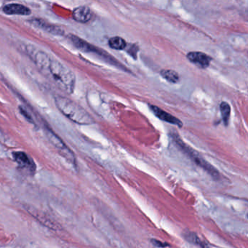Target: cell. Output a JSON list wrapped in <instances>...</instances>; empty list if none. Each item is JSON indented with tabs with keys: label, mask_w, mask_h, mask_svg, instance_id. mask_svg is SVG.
Masks as SVG:
<instances>
[{
	"label": "cell",
	"mask_w": 248,
	"mask_h": 248,
	"mask_svg": "<svg viewBox=\"0 0 248 248\" xmlns=\"http://www.w3.org/2000/svg\"><path fill=\"white\" fill-rule=\"evenodd\" d=\"M26 52L37 67L59 89L72 94L75 88V74L66 65L35 46H26Z\"/></svg>",
	"instance_id": "obj_1"
},
{
	"label": "cell",
	"mask_w": 248,
	"mask_h": 248,
	"mask_svg": "<svg viewBox=\"0 0 248 248\" xmlns=\"http://www.w3.org/2000/svg\"><path fill=\"white\" fill-rule=\"evenodd\" d=\"M55 102L61 112L74 123L79 124H91L95 123L88 111L72 100L58 95L55 98Z\"/></svg>",
	"instance_id": "obj_2"
},
{
	"label": "cell",
	"mask_w": 248,
	"mask_h": 248,
	"mask_svg": "<svg viewBox=\"0 0 248 248\" xmlns=\"http://www.w3.org/2000/svg\"><path fill=\"white\" fill-rule=\"evenodd\" d=\"M172 139H173L176 146L184 152L185 155H186L196 165L200 166V168H202L204 170H205L213 179L217 180L220 179V172L217 171L216 168H215L213 165H210L209 162H207L205 159H203L196 151H194L192 148L188 146V145L186 144L178 135H172Z\"/></svg>",
	"instance_id": "obj_3"
},
{
	"label": "cell",
	"mask_w": 248,
	"mask_h": 248,
	"mask_svg": "<svg viewBox=\"0 0 248 248\" xmlns=\"http://www.w3.org/2000/svg\"><path fill=\"white\" fill-rule=\"evenodd\" d=\"M46 135L48 138L49 140L51 142L52 144L58 149L59 153L66 158L68 161L73 164L74 165H76V158H75V155L73 152L69 149V148L63 143V140L57 136L55 134L52 130L50 129L46 128Z\"/></svg>",
	"instance_id": "obj_4"
},
{
	"label": "cell",
	"mask_w": 248,
	"mask_h": 248,
	"mask_svg": "<svg viewBox=\"0 0 248 248\" xmlns=\"http://www.w3.org/2000/svg\"><path fill=\"white\" fill-rule=\"evenodd\" d=\"M69 37L71 41H72V43H73L74 46H75L77 48L79 49V50H82V51L86 52V53H96V54L104 56V57H106V56H107V54H106L107 53L100 50L98 47L89 44V43H87L85 40H82V39L78 37V36L71 34V35L69 36Z\"/></svg>",
	"instance_id": "obj_5"
},
{
	"label": "cell",
	"mask_w": 248,
	"mask_h": 248,
	"mask_svg": "<svg viewBox=\"0 0 248 248\" xmlns=\"http://www.w3.org/2000/svg\"><path fill=\"white\" fill-rule=\"evenodd\" d=\"M14 159L18 164V166L28 171L30 174H34L36 171V165L34 161L25 152H16L13 153Z\"/></svg>",
	"instance_id": "obj_6"
},
{
	"label": "cell",
	"mask_w": 248,
	"mask_h": 248,
	"mask_svg": "<svg viewBox=\"0 0 248 248\" xmlns=\"http://www.w3.org/2000/svg\"><path fill=\"white\" fill-rule=\"evenodd\" d=\"M30 22L31 23V25L34 26V27L40 29V30H43V31H47L50 34H53V35L59 36L64 34V31L61 27L49 24L44 20L40 19V18H34V19L31 20Z\"/></svg>",
	"instance_id": "obj_7"
},
{
	"label": "cell",
	"mask_w": 248,
	"mask_h": 248,
	"mask_svg": "<svg viewBox=\"0 0 248 248\" xmlns=\"http://www.w3.org/2000/svg\"><path fill=\"white\" fill-rule=\"evenodd\" d=\"M149 107L151 111L155 114V115L158 117V118L160 119L162 121L166 122V123H170V124H175V125H177L179 127H182L183 123L179 119L171 115L169 113L163 111V110L161 109V108L156 107V106L149 104Z\"/></svg>",
	"instance_id": "obj_8"
},
{
	"label": "cell",
	"mask_w": 248,
	"mask_h": 248,
	"mask_svg": "<svg viewBox=\"0 0 248 248\" xmlns=\"http://www.w3.org/2000/svg\"><path fill=\"white\" fill-rule=\"evenodd\" d=\"M187 59L191 63L202 69L208 67L210 62L212 61L211 58L202 52H190L187 55Z\"/></svg>",
	"instance_id": "obj_9"
},
{
	"label": "cell",
	"mask_w": 248,
	"mask_h": 248,
	"mask_svg": "<svg viewBox=\"0 0 248 248\" xmlns=\"http://www.w3.org/2000/svg\"><path fill=\"white\" fill-rule=\"evenodd\" d=\"M93 14L91 10L88 7L80 6L75 8L72 13V17L75 21L79 23L85 24L91 21Z\"/></svg>",
	"instance_id": "obj_10"
},
{
	"label": "cell",
	"mask_w": 248,
	"mask_h": 248,
	"mask_svg": "<svg viewBox=\"0 0 248 248\" xmlns=\"http://www.w3.org/2000/svg\"><path fill=\"white\" fill-rule=\"evenodd\" d=\"M7 15L30 16L31 14V10L21 4H8L4 6L2 9Z\"/></svg>",
	"instance_id": "obj_11"
},
{
	"label": "cell",
	"mask_w": 248,
	"mask_h": 248,
	"mask_svg": "<svg viewBox=\"0 0 248 248\" xmlns=\"http://www.w3.org/2000/svg\"><path fill=\"white\" fill-rule=\"evenodd\" d=\"M184 238L189 242V243L193 244V245H199V246L207 247V244H204L201 239H200L197 234H196L194 232H188L186 233H184Z\"/></svg>",
	"instance_id": "obj_12"
},
{
	"label": "cell",
	"mask_w": 248,
	"mask_h": 248,
	"mask_svg": "<svg viewBox=\"0 0 248 248\" xmlns=\"http://www.w3.org/2000/svg\"><path fill=\"white\" fill-rule=\"evenodd\" d=\"M160 75L164 79H166L171 83H178L179 82V75L175 71L170 70V69H163L161 71Z\"/></svg>",
	"instance_id": "obj_13"
},
{
	"label": "cell",
	"mask_w": 248,
	"mask_h": 248,
	"mask_svg": "<svg viewBox=\"0 0 248 248\" xmlns=\"http://www.w3.org/2000/svg\"><path fill=\"white\" fill-rule=\"evenodd\" d=\"M220 113H221L222 119L225 126H228L230 120L231 107L229 104L226 102H222L220 105Z\"/></svg>",
	"instance_id": "obj_14"
},
{
	"label": "cell",
	"mask_w": 248,
	"mask_h": 248,
	"mask_svg": "<svg viewBox=\"0 0 248 248\" xmlns=\"http://www.w3.org/2000/svg\"><path fill=\"white\" fill-rule=\"evenodd\" d=\"M110 47L114 50H123L126 47V42L120 37H114L108 40Z\"/></svg>",
	"instance_id": "obj_15"
},
{
	"label": "cell",
	"mask_w": 248,
	"mask_h": 248,
	"mask_svg": "<svg viewBox=\"0 0 248 248\" xmlns=\"http://www.w3.org/2000/svg\"><path fill=\"white\" fill-rule=\"evenodd\" d=\"M151 242L154 246L157 247V248H165V247H170V245H168L165 242H160V241L156 240L155 239H151Z\"/></svg>",
	"instance_id": "obj_16"
},
{
	"label": "cell",
	"mask_w": 248,
	"mask_h": 248,
	"mask_svg": "<svg viewBox=\"0 0 248 248\" xmlns=\"http://www.w3.org/2000/svg\"><path fill=\"white\" fill-rule=\"evenodd\" d=\"M20 111H21V114H23L24 117H25L27 120H28V121L31 122V123H33L32 118H31V116L29 114V113L26 111V109H24V108H21L20 107Z\"/></svg>",
	"instance_id": "obj_17"
}]
</instances>
